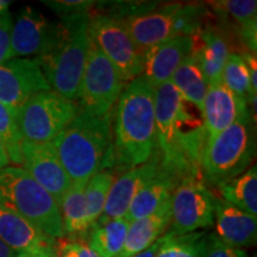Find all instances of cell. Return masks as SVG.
I'll return each mask as SVG.
<instances>
[{"label": "cell", "instance_id": "14", "mask_svg": "<svg viewBox=\"0 0 257 257\" xmlns=\"http://www.w3.org/2000/svg\"><path fill=\"white\" fill-rule=\"evenodd\" d=\"M160 170V157H156L155 154L148 162L130 168L119 178L115 179L108 192L104 211L95 225H102L118 218H125L135 195L148 181L155 178Z\"/></svg>", "mask_w": 257, "mask_h": 257}, {"label": "cell", "instance_id": "23", "mask_svg": "<svg viewBox=\"0 0 257 257\" xmlns=\"http://www.w3.org/2000/svg\"><path fill=\"white\" fill-rule=\"evenodd\" d=\"M63 232L70 237L88 234L92 229L87 204L85 198V186L73 185L67 191L60 206Z\"/></svg>", "mask_w": 257, "mask_h": 257}, {"label": "cell", "instance_id": "11", "mask_svg": "<svg viewBox=\"0 0 257 257\" xmlns=\"http://www.w3.org/2000/svg\"><path fill=\"white\" fill-rule=\"evenodd\" d=\"M51 89L35 59H11L0 64V102L15 115L32 95Z\"/></svg>", "mask_w": 257, "mask_h": 257}, {"label": "cell", "instance_id": "42", "mask_svg": "<svg viewBox=\"0 0 257 257\" xmlns=\"http://www.w3.org/2000/svg\"><path fill=\"white\" fill-rule=\"evenodd\" d=\"M0 11H2V10H0Z\"/></svg>", "mask_w": 257, "mask_h": 257}, {"label": "cell", "instance_id": "41", "mask_svg": "<svg viewBox=\"0 0 257 257\" xmlns=\"http://www.w3.org/2000/svg\"><path fill=\"white\" fill-rule=\"evenodd\" d=\"M56 257H62V256H60V255H59V252H57V256H56Z\"/></svg>", "mask_w": 257, "mask_h": 257}, {"label": "cell", "instance_id": "30", "mask_svg": "<svg viewBox=\"0 0 257 257\" xmlns=\"http://www.w3.org/2000/svg\"><path fill=\"white\" fill-rule=\"evenodd\" d=\"M0 141L4 146L10 163L16 167L23 165V137L19 131L15 115L10 112L6 106L0 102Z\"/></svg>", "mask_w": 257, "mask_h": 257}, {"label": "cell", "instance_id": "28", "mask_svg": "<svg viewBox=\"0 0 257 257\" xmlns=\"http://www.w3.org/2000/svg\"><path fill=\"white\" fill-rule=\"evenodd\" d=\"M221 83L240 100L249 104L250 99L257 95L250 83L248 67L240 54L231 53L221 73Z\"/></svg>", "mask_w": 257, "mask_h": 257}, {"label": "cell", "instance_id": "5", "mask_svg": "<svg viewBox=\"0 0 257 257\" xmlns=\"http://www.w3.org/2000/svg\"><path fill=\"white\" fill-rule=\"evenodd\" d=\"M0 200L53 239L64 236L62 218L56 201L22 167L0 170Z\"/></svg>", "mask_w": 257, "mask_h": 257}, {"label": "cell", "instance_id": "26", "mask_svg": "<svg viewBox=\"0 0 257 257\" xmlns=\"http://www.w3.org/2000/svg\"><path fill=\"white\" fill-rule=\"evenodd\" d=\"M128 225L126 218L95 225L89 230L86 244L100 257H115L123 249Z\"/></svg>", "mask_w": 257, "mask_h": 257}, {"label": "cell", "instance_id": "34", "mask_svg": "<svg viewBox=\"0 0 257 257\" xmlns=\"http://www.w3.org/2000/svg\"><path fill=\"white\" fill-rule=\"evenodd\" d=\"M14 18L9 9L0 11V64L10 60V44Z\"/></svg>", "mask_w": 257, "mask_h": 257}, {"label": "cell", "instance_id": "10", "mask_svg": "<svg viewBox=\"0 0 257 257\" xmlns=\"http://www.w3.org/2000/svg\"><path fill=\"white\" fill-rule=\"evenodd\" d=\"M216 197L199 176L180 180L172 195L170 233L186 234L214 224Z\"/></svg>", "mask_w": 257, "mask_h": 257}, {"label": "cell", "instance_id": "16", "mask_svg": "<svg viewBox=\"0 0 257 257\" xmlns=\"http://www.w3.org/2000/svg\"><path fill=\"white\" fill-rule=\"evenodd\" d=\"M201 115L207 140L223 133L239 118L251 117L248 104L237 98L223 83L208 86Z\"/></svg>", "mask_w": 257, "mask_h": 257}, {"label": "cell", "instance_id": "24", "mask_svg": "<svg viewBox=\"0 0 257 257\" xmlns=\"http://www.w3.org/2000/svg\"><path fill=\"white\" fill-rule=\"evenodd\" d=\"M220 199L257 216V168L250 167L236 178L216 185Z\"/></svg>", "mask_w": 257, "mask_h": 257}, {"label": "cell", "instance_id": "22", "mask_svg": "<svg viewBox=\"0 0 257 257\" xmlns=\"http://www.w3.org/2000/svg\"><path fill=\"white\" fill-rule=\"evenodd\" d=\"M176 185V180L161 169L159 174L148 181L135 195L125 216L128 223L155 213L172 198Z\"/></svg>", "mask_w": 257, "mask_h": 257}, {"label": "cell", "instance_id": "9", "mask_svg": "<svg viewBox=\"0 0 257 257\" xmlns=\"http://www.w3.org/2000/svg\"><path fill=\"white\" fill-rule=\"evenodd\" d=\"M89 36L125 82L142 75L143 51L136 46L120 21L100 14L91 16Z\"/></svg>", "mask_w": 257, "mask_h": 257}, {"label": "cell", "instance_id": "15", "mask_svg": "<svg viewBox=\"0 0 257 257\" xmlns=\"http://www.w3.org/2000/svg\"><path fill=\"white\" fill-rule=\"evenodd\" d=\"M194 38L175 36L143 51L142 78L153 88L172 80L179 66L193 53Z\"/></svg>", "mask_w": 257, "mask_h": 257}, {"label": "cell", "instance_id": "1", "mask_svg": "<svg viewBox=\"0 0 257 257\" xmlns=\"http://www.w3.org/2000/svg\"><path fill=\"white\" fill-rule=\"evenodd\" d=\"M172 82L155 88V121L161 169L178 176H199L206 143L204 125L192 114Z\"/></svg>", "mask_w": 257, "mask_h": 257}, {"label": "cell", "instance_id": "31", "mask_svg": "<svg viewBox=\"0 0 257 257\" xmlns=\"http://www.w3.org/2000/svg\"><path fill=\"white\" fill-rule=\"evenodd\" d=\"M212 8L221 16H229L238 24V28L257 22L256 0H220L212 2Z\"/></svg>", "mask_w": 257, "mask_h": 257}, {"label": "cell", "instance_id": "33", "mask_svg": "<svg viewBox=\"0 0 257 257\" xmlns=\"http://www.w3.org/2000/svg\"><path fill=\"white\" fill-rule=\"evenodd\" d=\"M205 257H248L245 250L233 248L220 240L214 233L207 234Z\"/></svg>", "mask_w": 257, "mask_h": 257}, {"label": "cell", "instance_id": "6", "mask_svg": "<svg viewBox=\"0 0 257 257\" xmlns=\"http://www.w3.org/2000/svg\"><path fill=\"white\" fill-rule=\"evenodd\" d=\"M251 117H243L206 140L201 155V168L208 181L218 185L245 172L255 154Z\"/></svg>", "mask_w": 257, "mask_h": 257}, {"label": "cell", "instance_id": "4", "mask_svg": "<svg viewBox=\"0 0 257 257\" xmlns=\"http://www.w3.org/2000/svg\"><path fill=\"white\" fill-rule=\"evenodd\" d=\"M91 16L88 11L61 17L53 44L37 57L50 88L76 102L91 44Z\"/></svg>", "mask_w": 257, "mask_h": 257}, {"label": "cell", "instance_id": "19", "mask_svg": "<svg viewBox=\"0 0 257 257\" xmlns=\"http://www.w3.org/2000/svg\"><path fill=\"white\" fill-rule=\"evenodd\" d=\"M0 240L17 253L56 246V239L44 234L3 200H0Z\"/></svg>", "mask_w": 257, "mask_h": 257}, {"label": "cell", "instance_id": "29", "mask_svg": "<svg viewBox=\"0 0 257 257\" xmlns=\"http://www.w3.org/2000/svg\"><path fill=\"white\" fill-rule=\"evenodd\" d=\"M114 180L115 176L110 169H101L93 175L85 186L86 204H87L88 217L92 227L104 211L108 192Z\"/></svg>", "mask_w": 257, "mask_h": 257}, {"label": "cell", "instance_id": "7", "mask_svg": "<svg viewBox=\"0 0 257 257\" xmlns=\"http://www.w3.org/2000/svg\"><path fill=\"white\" fill-rule=\"evenodd\" d=\"M79 111L78 102L48 89L32 95L19 108L16 121L24 141L48 143L75 118Z\"/></svg>", "mask_w": 257, "mask_h": 257}, {"label": "cell", "instance_id": "37", "mask_svg": "<svg viewBox=\"0 0 257 257\" xmlns=\"http://www.w3.org/2000/svg\"><path fill=\"white\" fill-rule=\"evenodd\" d=\"M57 256V245L50 246V248L36 250V251L18 253L16 257H56Z\"/></svg>", "mask_w": 257, "mask_h": 257}, {"label": "cell", "instance_id": "18", "mask_svg": "<svg viewBox=\"0 0 257 257\" xmlns=\"http://www.w3.org/2000/svg\"><path fill=\"white\" fill-rule=\"evenodd\" d=\"M216 236L233 248H249L256 244L257 218L216 198L214 204Z\"/></svg>", "mask_w": 257, "mask_h": 257}, {"label": "cell", "instance_id": "25", "mask_svg": "<svg viewBox=\"0 0 257 257\" xmlns=\"http://www.w3.org/2000/svg\"><path fill=\"white\" fill-rule=\"evenodd\" d=\"M170 82L175 86L185 101L202 112L208 86L199 67L197 57L193 55V53L180 64L173 74Z\"/></svg>", "mask_w": 257, "mask_h": 257}, {"label": "cell", "instance_id": "20", "mask_svg": "<svg viewBox=\"0 0 257 257\" xmlns=\"http://www.w3.org/2000/svg\"><path fill=\"white\" fill-rule=\"evenodd\" d=\"M193 38V55L197 57L207 86L221 83V73L231 54L224 31L216 27H204Z\"/></svg>", "mask_w": 257, "mask_h": 257}, {"label": "cell", "instance_id": "38", "mask_svg": "<svg viewBox=\"0 0 257 257\" xmlns=\"http://www.w3.org/2000/svg\"><path fill=\"white\" fill-rule=\"evenodd\" d=\"M162 238H163V236L161 237L160 239H157L155 243L152 244L149 248L143 250L142 252L137 253V255H135L134 257H156V253H157V251H159L161 243H162Z\"/></svg>", "mask_w": 257, "mask_h": 257}, {"label": "cell", "instance_id": "36", "mask_svg": "<svg viewBox=\"0 0 257 257\" xmlns=\"http://www.w3.org/2000/svg\"><path fill=\"white\" fill-rule=\"evenodd\" d=\"M243 60L245 62L246 67H248L249 75H250V83H251V87L253 91L257 92V60H256V54L252 53H243Z\"/></svg>", "mask_w": 257, "mask_h": 257}, {"label": "cell", "instance_id": "2", "mask_svg": "<svg viewBox=\"0 0 257 257\" xmlns=\"http://www.w3.org/2000/svg\"><path fill=\"white\" fill-rule=\"evenodd\" d=\"M112 120V154L118 165L134 168L157 153L155 88L142 76L126 83Z\"/></svg>", "mask_w": 257, "mask_h": 257}, {"label": "cell", "instance_id": "21", "mask_svg": "<svg viewBox=\"0 0 257 257\" xmlns=\"http://www.w3.org/2000/svg\"><path fill=\"white\" fill-rule=\"evenodd\" d=\"M172 220V198L150 216L131 221L124 246L115 257H134L165 236Z\"/></svg>", "mask_w": 257, "mask_h": 257}, {"label": "cell", "instance_id": "27", "mask_svg": "<svg viewBox=\"0 0 257 257\" xmlns=\"http://www.w3.org/2000/svg\"><path fill=\"white\" fill-rule=\"evenodd\" d=\"M207 234L202 231L174 234L167 232L156 257H205Z\"/></svg>", "mask_w": 257, "mask_h": 257}, {"label": "cell", "instance_id": "3", "mask_svg": "<svg viewBox=\"0 0 257 257\" xmlns=\"http://www.w3.org/2000/svg\"><path fill=\"white\" fill-rule=\"evenodd\" d=\"M112 117L113 112L94 115L80 110L50 142L73 185L86 186L99 170L107 168L112 154Z\"/></svg>", "mask_w": 257, "mask_h": 257}, {"label": "cell", "instance_id": "39", "mask_svg": "<svg viewBox=\"0 0 257 257\" xmlns=\"http://www.w3.org/2000/svg\"><path fill=\"white\" fill-rule=\"evenodd\" d=\"M18 253L0 240V257H16Z\"/></svg>", "mask_w": 257, "mask_h": 257}, {"label": "cell", "instance_id": "13", "mask_svg": "<svg viewBox=\"0 0 257 257\" xmlns=\"http://www.w3.org/2000/svg\"><path fill=\"white\" fill-rule=\"evenodd\" d=\"M22 168L27 170L35 181L49 193L60 207L64 194L72 186V181L61 165L51 143H35L24 141L22 146Z\"/></svg>", "mask_w": 257, "mask_h": 257}, {"label": "cell", "instance_id": "12", "mask_svg": "<svg viewBox=\"0 0 257 257\" xmlns=\"http://www.w3.org/2000/svg\"><path fill=\"white\" fill-rule=\"evenodd\" d=\"M57 32V23H53L31 6L18 12L12 23L10 60L40 57L53 44Z\"/></svg>", "mask_w": 257, "mask_h": 257}, {"label": "cell", "instance_id": "35", "mask_svg": "<svg viewBox=\"0 0 257 257\" xmlns=\"http://www.w3.org/2000/svg\"><path fill=\"white\" fill-rule=\"evenodd\" d=\"M57 252L62 257H100L87 244L82 242L63 243L60 248H57Z\"/></svg>", "mask_w": 257, "mask_h": 257}, {"label": "cell", "instance_id": "40", "mask_svg": "<svg viewBox=\"0 0 257 257\" xmlns=\"http://www.w3.org/2000/svg\"><path fill=\"white\" fill-rule=\"evenodd\" d=\"M10 165V160L8 157V154H6V150L4 146H3L2 141H0V170L5 167H8Z\"/></svg>", "mask_w": 257, "mask_h": 257}, {"label": "cell", "instance_id": "8", "mask_svg": "<svg viewBox=\"0 0 257 257\" xmlns=\"http://www.w3.org/2000/svg\"><path fill=\"white\" fill-rule=\"evenodd\" d=\"M125 86L115 67L91 40L80 87V110L94 115L111 113Z\"/></svg>", "mask_w": 257, "mask_h": 257}, {"label": "cell", "instance_id": "17", "mask_svg": "<svg viewBox=\"0 0 257 257\" xmlns=\"http://www.w3.org/2000/svg\"><path fill=\"white\" fill-rule=\"evenodd\" d=\"M181 3L160 5L153 11L120 21L136 46L146 51L156 44L174 37L175 15Z\"/></svg>", "mask_w": 257, "mask_h": 257}, {"label": "cell", "instance_id": "32", "mask_svg": "<svg viewBox=\"0 0 257 257\" xmlns=\"http://www.w3.org/2000/svg\"><path fill=\"white\" fill-rule=\"evenodd\" d=\"M50 10H53L60 17L69 16L80 12H88L93 8L95 2L89 0H54V2H43Z\"/></svg>", "mask_w": 257, "mask_h": 257}]
</instances>
